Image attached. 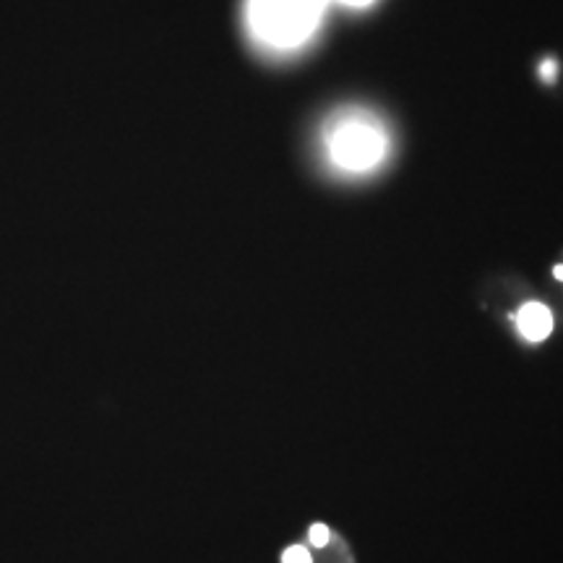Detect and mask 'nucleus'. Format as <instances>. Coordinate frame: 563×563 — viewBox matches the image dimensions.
I'll list each match as a JSON object with an SVG mask.
<instances>
[{
  "label": "nucleus",
  "mask_w": 563,
  "mask_h": 563,
  "mask_svg": "<svg viewBox=\"0 0 563 563\" xmlns=\"http://www.w3.org/2000/svg\"><path fill=\"white\" fill-rule=\"evenodd\" d=\"M553 274H555V277H559V279L563 282V266H555V269H553Z\"/></svg>",
  "instance_id": "obj_9"
},
{
  "label": "nucleus",
  "mask_w": 563,
  "mask_h": 563,
  "mask_svg": "<svg viewBox=\"0 0 563 563\" xmlns=\"http://www.w3.org/2000/svg\"><path fill=\"white\" fill-rule=\"evenodd\" d=\"M514 321L527 342H543L553 332V313L543 302H525Z\"/></svg>",
  "instance_id": "obj_3"
},
{
  "label": "nucleus",
  "mask_w": 563,
  "mask_h": 563,
  "mask_svg": "<svg viewBox=\"0 0 563 563\" xmlns=\"http://www.w3.org/2000/svg\"><path fill=\"white\" fill-rule=\"evenodd\" d=\"M543 76H545L548 81L555 79V60H545L543 63Z\"/></svg>",
  "instance_id": "obj_8"
},
{
  "label": "nucleus",
  "mask_w": 563,
  "mask_h": 563,
  "mask_svg": "<svg viewBox=\"0 0 563 563\" xmlns=\"http://www.w3.org/2000/svg\"><path fill=\"white\" fill-rule=\"evenodd\" d=\"M332 3L347 5V9H365V5H371L373 0H332Z\"/></svg>",
  "instance_id": "obj_7"
},
{
  "label": "nucleus",
  "mask_w": 563,
  "mask_h": 563,
  "mask_svg": "<svg viewBox=\"0 0 563 563\" xmlns=\"http://www.w3.org/2000/svg\"><path fill=\"white\" fill-rule=\"evenodd\" d=\"M329 157L340 170L368 173L386 159L389 152V136L376 118L365 112H350L340 115L327 133Z\"/></svg>",
  "instance_id": "obj_2"
},
{
  "label": "nucleus",
  "mask_w": 563,
  "mask_h": 563,
  "mask_svg": "<svg viewBox=\"0 0 563 563\" xmlns=\"http://www.w3.org/2000/svg\"><path fill=\"white\" fill-rule=\"evenodd\" d=\"M329 538H332V530H329V527L321 525V522L311 525V530H308V540H311V548H323L329 543Z\"/></svg>",
  "instance_id": "obj_6"
},
{
  "label": "nucleus",
  "mask_w": 563,
  "mask_h": 563,
  "mask_svg": "<svg viewBox=\"0 0 563 563\" xmlns=\"http://www.w3.org/2000/svg\"><path fill=\"white\" fill-rule=\"evenodd\" d=\"M329 3L332 0H249L245 19L262 45L290 51L313 37Z\"/></svg>",
  "instance_id": "obj_1"
},
{
  "label": "nucleus",
  "mask_w": 563,
  "mask_h": 563,
  "mask_svg": "<svg viewBox=\"0 0 563 563\" xmlns=\"http://www.w3.org/2000/svg\"><path fill=\"white\" fill-rule=\"evenodd\" d=\"M282 563H313V553L306 545H290L282 553Z\"/></svg>",
  "instance_id": "obj_5"
},
{
  "label": "nucleus",
  "mask_w": 563,
  "mask_h": 563,
  "mask_svg": "<svg viewBox=\"0 0 563 563\" xmlns=\"http://www.w3.org/2000/svg\"><path fill=\"white\" fill-rule=\"evenodd\" d=\"M313 563H352V555L347 551V545H344V540L332 534L327 545L316 548Z\"/></svg>",
  "instance_id": "obj_4"
}]
</instances>
